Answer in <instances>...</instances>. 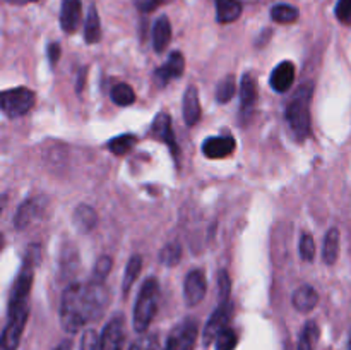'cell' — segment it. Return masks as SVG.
I'll return each instance as SVG.
<instances>
[{
    "instance_id": "cell-11",
    "label": "cell",
    "mask_w": 351,
    "mask_h": 350,
    "mask_svg": "<svg viewBox=\"0 0 351 350\" xmlns=\"http://www.w3.org/2000/svg\"><path fill=\"white\" fill-rule=\"evenodd\" d=\"M235 139L232 136H216L209 137L202 143V153L209 160H221V158L230 156L235 151Z\"/></svg>"
},
{
    "instance_id": "cell-25",
    "label": "cell",
    "mask_w": 351,
    "mask_h": 350,
    "mask_svg": "<svg viewBox=\"0 0 351 350\" xmlns=\"http://www.w3.org/2000/svg\"><path fill=\"white\" fill-rule=\"evenodd\" d=\"M271 17L273 21L280 24H291L295 21H298L300 17V12H298L297 7L293 5H288V3H278L271 9Z\"/></svg>"
},
{
    "instance_id": "cell-4",
    "label": "cell",
    "mask_w": 351,
    "mask_h": 350,
    "mask_svg": "<svg viewBox=\"0 0 351 350\" xmlns=\"http://www.w3.org/2000/svg\"><path fill=\"white\" fill-rule=\"evenodd\" d=\"M158 301H160V281L158 278L151 277L141 287L137 302L134 305V329L136 331H146L156 316Z\"/></svg>"
},
{
    "instance_id": "cell-6",
    "label": "cell",
    "mask_w": 351,
    "mask_h": 350,
    "mask_svg": "<svg viewBox=\"0 0 351 350\" xmlns=\"http://www.w3.org/2000/svg\"><path fill=\"white\" fill-rule=\"evenodd\" d=\"M199 335L197 319L187 318L173 328L167 340L165 350H194Z\"/></svg>"
},
{
    "instance_id": "cell-17",
    "label": "cell",
    "mask_w": 351,
    "mask_h": 350,
    "mask_svg": "<svg viewBox=\"0 0 351 350\" xmlns=\"http://www.w3.org/2000/svg\"><path fill=\"white\" fill-rule=\"evenodd\" d=\"M184 119L187 126H195L201 119V103L194 86H189L184 95Z\"/></svg>"
},
{
    "instance_id": "cell-1",
    "label": "cell",
    "mask_w": 351,
    "mask_h": 350,
    "mask_svg": "<svg viewBox=\"0 0 351 350\" xmlns=\"http://www.w3.org/2000/svg\"><path fill=\"white\" fill-rule=\"evenodd\" d=\"M108 302L105 281L91 278L88 283L69 285L62 295L60 321L67 333H77L103 314Z\"/></svg>"
},
{
    "instance_id": "cell-39",
    "label": "cell",
    "mask_w": 351,
    "mask_h": 350,
    "mask_svg": "<svg viewBox=\"0 0 351 350\" xmlns=\"http://www.w3.org/2000/svg\"><path fill=\"white\" fill-rule=\"evenodd\" d=\"M58 58H60V45L58 43H50L48 45V60H50V64L57 65Z\"/></svg>"
},
{
    "instance_id": "cell-26",
    "label": "cell",
    "mask_w": 351,
    "mask_h": 350,
    "mask_svg": "<svg viewBox=\"0 0 351 350\" xmlns=\"http://www.w3.org/2000/svg\"><path fill=\"white\" fill-rule=\"evenodd\" d=\"M317 340H319L317 323L308 321L300 333V340H298V350H314Z\"/></svg>"
},
{
    "instance_id": "cell-40",
    "label": "cell",
    "mask_w": 351,
    "mask_h": 350,
    "mask_svg": "<svg viewBox=\"0 0 351 350\" xmlns=\"http://www.w3.org/2000/svg\"><path fill=\"white\" fill-rule=\"evenodd\" d=\"M55 350H72V342L71 340H64V342H62Z\"/></svg>"
},
{
    "instance_id": "cell-33",
    "label": "cell",
    "mask_w": 351,
    "mask_h": 350,
    "mask_svg": "<svg viewBox=\"0 0 351 350\" xmlns=\"http://www.w3.org/2000/svg\"><path fill=\"white\" fill-rule=\"evenodd\" d=\"M158 335L154 333H147L143 335L141 338H137L136 342L130 345L129 350H158Z\"/></svg>"
},
{
    "instance_id": "cell-3",
    "label": "cell",
    "mask_w": 351,
    "mask_h": 350,
    "mask_svg": "<svg viewBox=\"0 0 351 350\" xmlns=\"http://www.w3.org/2000/svg\"><path fill=\"white\" fill-rule=\"evenodd\" d=\"M312 93H314V84L312 82L300 86V89L295 93V96L291 98L290 105L287 108V122L298 141H305L311 136Z\"/></svg>"
},
{
    "instance_id": "cell-24",
    "label": "cell",
    "mask_w": 351,
    "mask_h": 350,
    "mask_svg": "<svg viewBox=\"0 0 351 350\" xmlns=\"http://www.w3.org/2000/svg\"><path fill=\"white\" fill-rule=\"evenodd\" d=\"M141 270H143V257L141 256H132L127 263L125 268V275H123V281H122V292L123 294H129V290L132 288L134 281L137 280L139 277Z\"/></svg>"
},
{
    "instance_id": "cell-22",
    "label": "cell",
    "mask_w": 351,
    "mask_h": 350,
    "mask_svg": "<svg viewBox=\"0 0 351 350\" xmlns=\"http://www.w3.org/2000/svg\"><path fill=\"white\" fill-rule=\"evenodd\" d=\"M99 38H101V23H99V14L96 5H91L88 10V16H86L84 23V40L86 43L93 45L98 43Z\"/></svg>"
},
{
    "instance_id": "cell-41",
    "label": "cell",
    "mask_w": 351,
    "mask_h": 350,
    "mask_svg": "<svg viewBox=\"0 0 351 350\" xmlns=\"http://www.w3.org/2000/svg\"><path fill=\"white\" fill-rule=\"evenodd\" d=\"M5 2H9V3H14V5H26V3L36 2V0H5Z\"/></svg>"
},
{
    "instance_id": "cell-18",
    "label": "cell",
    "mask_w": 351,
    "mask_h": 350,
    "mask_svg": "<svg viewBox=\"0 0 351 350\" xmlns=\"http://www.w3.org/2000/svg\"><path fill=\"white\" fill-rule=\"evenodd\" d=\"M171 40V24L170 19L167 16H161L158 17L156 23L153 26V47L154 51L161 54L165 51V48L170 45Z\"/></svg>"
},
{
    "instance_id": "cell-35",
    "label": "cell",
    "mask_w": 351,
    "mask_h": 350,
    "mask_svg": "<svg viewBox=\"0 0 351 350\" xmlns=\"http://www.w3.org/2000/svg\"><path fill=\"white\" fill-rule=\"evenodd\" d=\"M335 12H336V17H338L339 23L350 26L351 24V0H338Z\"/></svg>"
},
{
    "instance_id": "cell-29",
    "label": "cell",
    "mask_w": 351,
    "mask_h": 350,
    "mask_svg": "<svg viewBox=\"0 0 351 350\" xmlns=\"http://www.w3.org/2000/svg\"><path fill=\"white\" fill-rule=\"evenodd\" d=\"M182 257V246L180 242H170L161 249L160 261L167 266H175Z\"/></svg>"
},
{
    "instance_id": "cell-37",
    "label": "cell",
    "mask_w": 351,
    "mask_h": 350,
    "mask_svg": "<svg viewBox=\"0 0 351 350\" xmlns=\"http://www.w3.org/2000/svg\"><path fill=\"white\" fill-rule=\"evenodd\" d=\"M81 350H99V338L95 329H86L82 333Z\"/></svg>"
},
{
    "instance_id": "cell-38",
    "label": "cell",
    "mask_w": 351,
    "mask_h": 350,
    "mask_svg": "<svg viewBox=\"0 0 351 350\" xmlns=\"http://www.w3.org/2000/svg\"><path fill=\"white\" fill-rule=\"evenodd\" d=\"M168 2H171V0H136V7L141 10V12L147 14V12H153V10H156L158 7Z\"/></svg>"
},
{
    "instance_id": "cell-12",
    "label": "cell",
    "mask_w": 351,
    "mask_h": 350,
    "mask_svg": "<svg viewBox=\"0 0 351 350\" xmlns=\"http://www.w3.org/2000/svg\"><path fill=\"white\" fill-rule=\"evenodd\" d=\"M185 71V58L182 55V51H171L170 57H168L167 64L161 65L156 72H154V78H156L158 84L167 86L171 79L180 78Z\"/></svg>"
},
{
    "instance_id": "cell-14",
    "label": "cell",
    "mask_w": 351,
    "mask_h": 350,
    "mask_svg": "<svg viewBox=\"0 0 351 350\" xmlns=\"http://www.w3.org/2000/svg\"><path fill=\"white\" fill-rule=\"evenodd\" d=\"M81 24V0H62L60 26L65 33H75Z\"/></svg>"
},
{
    "instance_id": "cell-16",
    "label": "cell",
    "mask_w": 351,
    "mask_h": 350,
    "mask_svg": "<svg viewBox=\"0 0 351 350\" xmlns=\"http://www.w3.org/2000/svg\"><path fill=\"white\" fill-rule=\"evenodd\" d=\"M257 98V82L252 74H245L242 78V84H240V106H242V113H250L256 106Z\"/></svg>"
},
{
    "instance_id": "cell-7",
    "label": "cell",
    "mask_w": 351,
    "mask_h": 350,
    "mask_svg": "<svg viewBox=\"0 0 351 350\" xmlns=\"http://www.w3.org/2000/svg\"><path fill=\"white\" fill-rule=\"evenodd\" d=\"M47 209V199L45 198H29L17 208L16 216H14V225L17 230H24L33 225L36 220L45 215Z\"/></svg>"
},
{
    "instance_id": "cell-13",
    "label": "cell",
    "mask_w": 351,
    "mask_h": 350,
    "mask_svg": "<svg viewBox=\"0 0 351 350\" xmlns=\"http://www.w3.org/2000/svg\"><path fill=\"white\" fill-rule=\"evenodd\" d=\"M151 132L156 139L163 141L165 144H168V148L171 150L175 158H178L180 151H178V144L175 141L173 129H171V117L168 113H158L156 119H154L153 127H151Z\"/></svg>"
},
{
    "instance_id": "cell-2",
    "label": "cell",
    "mask_w": 351,
    "mask_h": 350,
    "mask_svg": "<svg viewBox=\"0 0 351 350\" xmlns=\"http://www.w3.org/2000/svg\"><path fill=\"white\" fill-rule=\"evenodd\" d=\"M34 259L31 254H26L12 283L9 299V311H7V323L2 333V350H17L23 336L24 326H26L27 316H29V295L33 288L34 278Z\"/></svg>"
},
{
    "instance_id": "cell-30",
    "label": "cell",
    "mask_w": 351,
    "mask_h": 350,
    "mask_svg": "<svg viewBox=\"0 0 351 350\" xmlns=\"http://www.w3.org/2000/svg\"><path fill=\"white\" fill-rule=\"evenodd\" d=\"M235 75H226L218 84V89H216V100L219 103H228L235 95Z\"/></svg>"
},
{
    "instance_id": "cell-9",
    "label": "cell",
    "mask_w": 351,
    "mask_h": 350,
    "mask_svg": "<svg viewBox=\"0 0 351 350\" xmlns=\"http://www.w3.org/2000/svg\"><path fill=\"white\" fill-rule=\"evenodd\" d=\"M232 309L233 307H232V304H230V301L219 302L218 309L213 312V316L209 318L208 325H206V328H204V343L206 345H209V343L215 342V340L218 338L219 333H221L223 329L228 328L230 318H232Z\"/></svg>"
},
{
    "instance_id": "cell-31",
    "label": "cell",
    "mask_w": 351,
    "mask_h": 350,
    "mask_svg": "<svg viewBox=\"0 0 351 350\" xmlns=\"http://www.w3.org/2000/svg\"><path fill=\"white\" fill-rule=\"evenodd\" d=\"M237 343H239V336L233 331L232 328L223 329L218 335V338L215 340V349L216 350H235Z\"/></svg>"
},
{
    "instance_id": "cell-27",
    "label": "cell",
    "mask_w": 351,
    "mask_h": 350,
    "mask_svg": "<svg viewBox=\"0 0 351 350\" xmlns=\"http://www.w3.org/2000/svg\"><path fill=\"white\" fill-rule=\"evenodd\" d=\"M112 100L113 103L120 106L132 105L136 102V93H134L132 86L127 84V82H120V84H115L112 89Z\"/></svg>"
},
{
    "instance_id": "cell-5",
    "label": "cell",
    "mask_w": 351,
    "mask_h": 350,
    "mask_svg": "<svg viewBox=\"0 0 351 350\" xmlns=\"http://www.w3.org/2000/svg\"><path fill=\"white\" fill-rule=\"evenodd\" d=\"M36 103V95L29 88H14L7 89L0 96V105H2L3 113L10 119H17L29 112Z\"/></svg>"
},
{
    "instance_id": "cell-10",
    "label": "cell",
    "mask_w": 351,
    "mask_h": 350,
    "mask_svg": "<svg viewBox=\"0 0 351 350\" xmlns=\"http://www.w3.org/2000/svg\"><path fill=\"white\" fill-rule=\"evenodd\" d=\"M206 290H208V280H206L204 273L201 270H192L189 271L187 277H185L184 283V297L185 304L189 307H194L199 302L204 299Z\"/></svg>"
},
{
    "instance_id": "cell-21",
    "label": "cell",
    "mask_w": 351,
    "mask_h": 350,
    "mask_svg": "<svg viewBox=\"0 0 351 350\" xmlns=\"http://www.w3.org/2000/svg\"><path fill=\"white\" fill-rule=\"evenodd\" d=\"M98 223V216L96 211L88 205L77 206V209L74 211V225L77 226L79 232L88 233L95 229V225Z\"/></svg>"
},
{
    "instance_id": "cell-20",
    "label": "cell",
    "mask_w": 351,
    "mask_h": 350,
    "mask_svg": "<svg viewBox=\"0 0 351 350\" xmlns=\"http://www.w3.org/2000/svg\"><path fill=\"white\" fill-rule=\"evenodd\" d=\"M319 295L311 285H302L293 294V307L300 312H311L317 305Z\"/></svg>"
},
{
    "instance_id": "cell-34",
    "label": "cell",
    "mask_w": 351,
    "mask_h": 350,
    "mask_svg": "<svg viewBox=\"0 0 351 350\" xmlns=\"http://www.w3.org/2000/svg\"><path fill=\"white\" fill-rule=\"evenodd\" d=\"M113 266V261L110 256H101L98 261H96L95 264V275H93V278H96V280H103L105 281V278L108 277L110 270H112Z\"/></svg>"
},
{
    "instance_id": "cell-32",
    "label": "cell",
    "mask_w": 351,
    "mask_h": 350,
    "mask_svg": "<svg viewBox=\"0 0 351 350\" xmlns=\"http://www.w3.org/2000/svg\"><path fill=\"white\" fill-rule=\"evenodd\" d=\"M300 256L304 261H314L315 257V242L311 233H304L300 237Z\"/></svg>"
},
{
    "instance_id": "cell-8",
    "label": "cell",
    "mask_w": 351,
    "mask_h": 350,
    "mask_svg": "<svg viewBox=\"0 0 351 350\" xmlns=\"http://www.w3.org/2000/svg\"><path fill=\"white\" fill-rule=\"evenodd\" d=\"M125 340V319L115 316L106 323L99 336V350H122Z\"/></svg>"
},
{
    "instance_id": "cell-36",
    "label": "cell",
    "mask_w": 351,
    "mask_h": 350,
    "mask_svg": "<svg viewBox=\"0 0 351 350\" xmlns=\"http://www.w3.org/2000/svg\"><path fill=\"white\" fill-rule=\"evenodd\" d=\"M230 290H232V281H230L228 273H226L225 270L219 271V275H218V292H219V299H221V302L228 301Z\"/></svg>"
},
{
    "instance_id": "cell-23",
    "label": "cell",
    "mask_w": 351,
    "mask_h": 350,
    "mask_svg": "<svg viewBox=\"0 0 351 350\" xmlns=\"http://www.w3.org/2000/svg\"><path fill=\"white\" fill-rule=\"evenodd\" d=\"M322 254H324L326 264H335L336 261H338V256H339V230L338 229H331L328 233H326Z\"/></svg>"
},
{
    "instance_id": "cell-42",
    "label": "cell",
    "mask_w": 351,
    "mask_h": 350,
    "mask_svg": "<svg viewBox=\"0 0 351 350\" xmlns=\"http://www.w3.org/2000/svg\"><path fill=\"white\" fill-rule=\"evenodd\" d=\"M348 350H351V335H350V342H348Z\"/></svg>"
},
{
    "instance_id": "cell-28",
    "label": "cell",
    "mask_w": 351,
    "mask_h": 350,
    "mask_svg": "<svg viewBox=\"0 0 351 350\" xmlns=\"http://www.w3.org/2000/svg\"><path fill=\"white\" fill-rule=\"evenodd\" d=\"M136 143H137V137L132 136V134H120V136L113 137L112 141H108V150L112 151V153L122 156V154L129 153Z\"/></svg>"
},
{
    "instance_id": "cell-15",
    "label": "cell",
    "mask_w": 351,
    "mask_h": 350,
    "mask_svg": "<svg viewBox=\"0 0 351 350\" xmlns=\"http://www.w3.org/2000/svg\"><path fill=\"white\" fill-rule=\"evenodd\" d=\"M295 79V65L291 62L285 60L280 65H276L273 72H271L269 84L276 93H285L291 88Z\"/></svg>"
},
{
    "instance_id": "cell-19",
    "label": "cell",
    "mask_w": 351,
    "mask_h": 350,
    "mask_svg": "<svg viewBox=\"0 0 351 350\" xmlns=\"http://www.w3.org/2000/svg\"><path fill=\"white\" fill-rule=\"evenodd\" d=\"M216 5V21L219 24L233 23L242 14V3L240 0H215Z\"/></svg>"
}]
</instances>
